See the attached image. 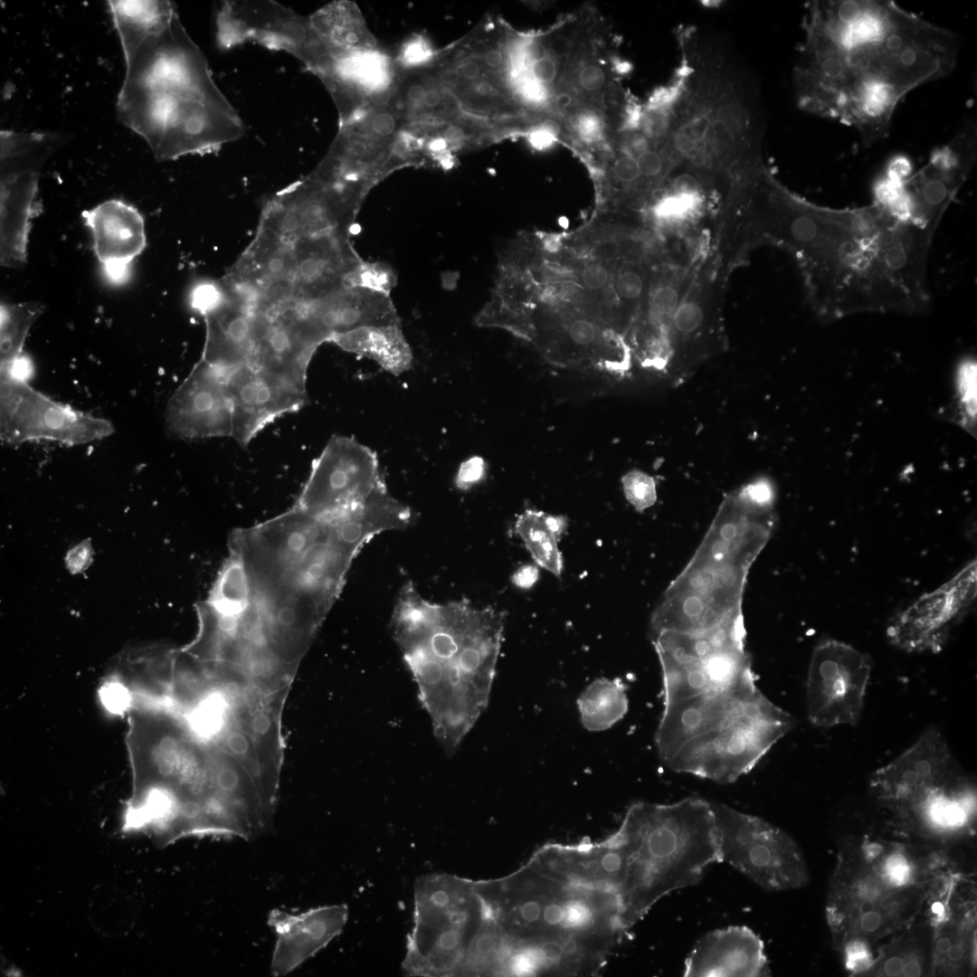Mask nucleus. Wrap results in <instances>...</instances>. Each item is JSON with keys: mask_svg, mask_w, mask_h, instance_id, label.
Listing matches in <instances>:
<instances>
[{"mask_svg": "<svg viewBox=\"0 0 977 977\" xmlns=\"http://www.w3.org/2000/svg\"><path fill=\"white\" fill-rule=\"evenodd\" d=\"M793 67L798 106L853 128L866 146L887 138L901 100L948 76L961 40L889 0L807 3Z\"/></svg>", "mask_w": 977, "mask_h": 977, "instance_id": "f257e3e1", "label": "nucleus"}, {"mask_svg": "<svg viewBox=\"0 0 977 977\" xmlns=\"http://www.w3.org/2000/svg\"><path fill=\"white\" fill-rule=\"evenodd\" d=\"M934 235L881 201L833 209L797 198L776 226L778 244L802 262L815 310L828 321L926 309Z\"/></svg>", "mask_w": 977, "mask_h": 977, "instance_id": "f03ea898", "label": "nucleus"}, {"mask_svg": "<svg viewBox=\"0 0 977 977\" xmlns=\"http://www.w3.org/2000/svg\"><path fill=\"white\" fill-rule=\"evenodd\" d=\"M474 882L506 975H594L628 931L618 890L567 845H545L512 874Z\"/></svg>", "mask_w": 977, "mask_h": 977, "instance_id": "7ed1b4c3", "label": "nucleus"}, {"mask_svg": "<svg viewBox=\"0 0 977 977\" xmlns=\"http://www.w3.org/2000/svg\"><path fill=\"white\" fill-rule=\"evenodd\" d=\"M126 62L119 119L157 160L203 154L242 126L169 1H109Z\"/></svg>", "mask_w": 977, "mask_h": 977, "instance_id": "20e7f679", "label": "nucleus"}, {"mask_svg": "<svg viewBox=\"0 0 977 977\" xmlns=\"http://www.w3.org/2000/svg\"><path fill=\"white\" fill-rule=\"evenodd\" d=\"M140 709L148 729L147 735L130 733L133 794L122 830L148 833L163 845L187 837L239 838L242 767L199 737L177 712Z\"/></svg>", "mask_w": 977, "mask_h": 977, "instance_id": "39448f33", "label": "nucleus"}, {"mask_svg": "<svg viewBox=\"0 0 977 977\" xmlns=\"http://www.w3.org/2000/svg\"><path fill=\"white\" fill-rule=\"evenodd\" d=\"M505 616L469 600L424 599L412 582L391 618L400 649L433 735L452 755L486 710L501 650Z\"/></svg>", "mask_w": 977, "mask_h": 977, "instance_id": "423d86ee", "label": "nucleus"}, {"mask_svg": "<svg viewBox=\"0 0 977 977\" xmlns=\"http://www.w3.org/2000/svg\"><path fill=\"white\" fill-rule=\"evenodd\" d=\"M957 868L949 849L907 838L842 836L825 903L833 949L876 953L877 944L925 910Z\"/></svg>", "mask_w": 977, "mask_h": 977, "instance_id": "0eeeda50", "label": "nucleus"}, {"mask_svg": "<svg viewBox=\"0 0 977 977\" xmlns=\"http://www.w3.org/2000/svg\"><path fill=\"white\" fill-rule=\"evenodd\" d=\"M681 64L673 81L669 144L699 170L759 163L761 111L745 73L728 52L682 32Z\"/></svg>", "mask_w": 977, "mask_h": 977, "instance_id": "6e6552de", "label": "nucleus"}, {"mask_svg": "<svg viewBox=\"0 0 977 977\" xmlns=\"http://www.w3.org/2000/svg\"><path fill=\"white\" fill-rule=\"evenodd\" d=\"M772 507L742 490L729 495L683 574L669 586L650 631L702 634L743 620L741 599L752 561L775 525Z\"/></svg>", "mask_w": 977, "mask_h": 977, "instance_id": "1a4fd4ad", "label": "nucleus"}, {"mask_svg": "<svg viewBox=\"0 0 977 977\" xmlns=\"http://www.w3.org/2000/svg\"><path fill=\"white\" fill-rule=\"evenodd\" d=\"M617 832L626 854L620 897L627 930L664 896L697 884L709 865L721 862L711 802L700 798L636 802Z\"/></svg>", "mask_w": 977, "mask_h": 977, "instance_id": "9d476101", "label": "nucleus"}, {"mask_svg": "<svg viewBox=\"0 0 977 977\" xmlns=\"http://www.w3.org/2000/svg\"><path fill=\"white\" fill-rule=\"evenodd\" d=\"M487 913L475 882L449 874L418 878L403 969L411 976H462Z\"/></svg>", "mask_w": 977, "mask_h": 977, "instance_id": "9b49d317", "label": "nucleus"}, {"mask_svg": "<svg viewBox=\"0 0 977 977\" xmlns=\"http://www.w3.org/2000/svg\"><path fill=\"white\" fill-rule=\"evenodd\" d=\"M760 690L737 702L665 764L678 773L729 783L750 772L793 726Z\"/></svg>", "mask_w": 977, "mask_h": 977, "instance_id": "f8f14e48", "label": "nucleus"}, {"mask_svg": "<svg viewBox=\"0 0 977 977\" xmlns=\"http://www.w3.org/2000/svg\"><path fill=\"white\" fill-rule=\"evenodd\" d=\"M744 621L703 634L650 632L661 666L664 705L755 685Z\"/></svg>", "mask_w": 977, "mask_h": 977, "instance_id": "ddd939ff", "label": "nucleus"}, {"mask_svg": "<svg viewBox=\"0 0 977 977\" xmlns=\"http://www.w3.org/2000/svg\"><path fill=\"white\" fill-rule=\"evenodd\" d=\"M721 862L771 891L797 889L810 880L802 851L784 830L762 818L711 802Z\"/></svg>", "mask_w": 977, "mask_h": 977, "instance_id": "4468645a", "label": "nucleus"}, {"mask_svg": "<svg viewBox=\"0 0 977 977\" xmlns=\"http://www.w3.org/2000/svg\"><path fill=\"white\" fill-rule=\"evenodd\" d=\"M59 133L0 132V261L8 268L26 261L41 168L64 142Z\"/></svg>", "mask_w": 977, "mask_h": 977, "instance_id": "2eb2a0df", "label": "nucleus"}, {"mask_svg": "<svg viewBox=\"0 0 977 977\" xmlns=\"http://www.w3.org/2000/svg\"><path fill=\"white\" fill-rule=\"evenodd\" d=\"M113 424L52 400L14 373L0 379V439L5 444L51 441L80 445L114 432Z\"/></svg>", "mask_w": 977, "mask_h": 977, "instance_id": "dca6fc26", "label": "nucleus"}, {"mask_svg": "<svg viewBox=\"0 0 977 977\" xmlns=\"http://www.w3.org/2000/svg\"><path fill=\"white\" fill-rule=\"evenodd\" d=\"M364 193L311 175L266 203L258 228L291 243L302 237L350 235Z\"/></svg>", "mask_w": 977, "mask_h": 977, "instance_id": "f3484780", "label": "nucleus"}, {"mask_svg": "<svg viewBox=\"0 0 977 977\" xmlns=\"http://www.w3.org/2000/svg\"><path fill=\"white\" fill-rule=\"evenodd\" d=\"M871 669L868 654L836 639L819 641L811 654L806 682L811 723L825 728L857 725Z\"/></svg>", "mask_w": 977, "mask_h": 977, "instance_id": "a211bd4d", "label": "nucleus"}, {"mask_svg": "<svg viewBox=\"0 0 977 977\" xmlns=\"http://www.w3.org/2000/svg\"><path fill=\"white\" fill-rule=\"evenodd\" d=\"M385 488L375 453L352 438L333 436L313 460L295 505L315 517H330Z\"/></svg>", "mask_w": 977, "mask_h": 977, "instance_id": "6ab92c4d", "label": "nucleus"}, {"mask_svg": "<svg viewBox=\"0 0 977 977\" xmlns=\"http://www.w3.org/2000/svg\"><path fill=\"white\" fill-rule=\"evenodd\" d=\"M963 773L944 736L931 727L900 755L877 769L868 788L891 818L931 799Z\"/></svg>", "mask_w": 977, "mask_h": 977, "instance_id": "aec40b11", "label": "nucleus"}, {"mask_svg": "<svg viewBox=\"0 0 977 977\" xmlns=\"http://www.w3.org/2000/svg\"><path fill=\"white\" fill-rule=\"evenodd\" d=\"M977 158V126L967 121L927 163L904 181L901 200L891 204L906 219L933 233L969 177Z\"/></svg>", "mask_w": 977, "mask_h": 977, "instance_id": "412c9836", "label": "nucleus"}, {"mask_svg": "<svg viewBox=\"0 0 977 977\" xmlns=\"http://www.w3.org/2000/svg\"><path fill=\"white\" fill-rule=\"evenodd\" d=\"M976 594L974 559L938 588L922 594L896 613L887 626V640L907 653L940 652Z\"/></svg>", "mask_w": 977, "mask_h": 977, "instance_id": "4be33fe9", "label": "nucleus"}, {"mask_svg": "<svg viewBox=\"0 0 977 977\" xmlns=\"http://www.w3.org/2000/svg\"><path fill=\"white\" fill-rule=\"evenodd\" d=\"M254 307V345L249 364L306 389L309 362L327 337L301 303Z\"/></svg>", "mask_w": 977, "mask_h": 977, "instance_id": "5701e85b", "label": "nucleus"}, {"mask_svg": "<svg viewBox=\"0 0 977 977\" xmlns=\"http://www.w3.org/2000/svg\"><path fill=\"white\" fill-rule=\"evenodd\" d=\"M927 909L933 923L932 976H975V882L960 868L954 870Z\"/></svg>", "mask_w": 977, "mask_h": 977, "instance_id": "b1692460", "label": "nucleus"}, {"mask_svg": "<svg viewBox=\"0 0 977 977\" xmlns=\"http://www.w3.org/2000/svg\"><path fill=\"white\" fill-rule=\"evenodd\" d=\"M166 424L182 439L232 436L225 375L200 359L169 399Z\"/></svg>", "mask_w": 977, "mask_h": 977, "instance_id": "393cba45", "label": "nucleus"}, {"mask_svg": "<svg viewBox=\"0 0 977 977\" xmlns=\"http://www.w3.org/2000/svg\"><path fill=\"white\" fill-rule=\"evenodd\" d=\"M232 405V436L246 446L279 416L299 411L307 403L306 389L249 363L225 375Z\"/></svg>", "mask_w": 977, "mask_h": 977, "instance_id": "a878e982", "label": "nucleus"}, {"mask_svg": "<svg viewBox=\"0 0 977 977\" xmlns=\"http://www.w3.org/2000/svg\"><path fill=\"white\" fill-rule=\"evenodd\" d=\"M345 904L324 906L302 913L270 911L268 924L276 935L270 963L273 976H284L325 948L346 924Z\"/></svg>", "mask_w": 977, "mask_h": 977, "instance_id": "bb28decb", "label": "nucleus"}, {"mask_svg": "<svg viewBox=\"0 0 977 977\" xmlns=\"http://www.w3.org/2000/svg\"><path fill=\"white\" fill-rule=\"evenodd\" d=\"M93 237V249L106 276L120 282L147 246L145 223L136 207L121 200L105 201L81 213Z\"/></svg>", "mask_w": 977, "mask_h": 977, "instance_id": "cd10ccee", "label": "nucleus"}, {"mask_svg": "<svg viewBox=\"0 0 977 977\" xmlns=\"http://www.w3.org/2000/svg\"><path fill=\"white\" fill-rule=\"evenodd\" d=\"M760 937L746 926H728L700 938L685 960L684 976H769Z\"/></svg>", "mask_w": 977, "mask_h": 977, "instance_id": "c85d7f7f", "label": "nucleus"}, {"mask_svg": "<svg viewBox=\"0 0 977 977\" xmlns=\"http://www.w3.org/2000/svg\"><path fill=\"white\" fill-rule=\"evenodd\" d=\"M349 238L332 233L302 237L290 243L296 257L299 303L318 299L345 286L346 277L362 260Z\"/></svg>", "mask_w": 977, "mask_h": 977, "instance_id": "c756f323", "label": "nucleus"}, {"mask_svg": "<svg viewBox=\"0 0 977 977\" xmlns=\"http://www.w3.org/2000/svg\"><path fill=\"white\" fill-rule=\"evenodd\" d=\"M303 305L327 342L337 334L363 327L400 325L390 295L364 288L344 286Z\"/></svg>", "mask_w": 977, "mask_h": 977, "instance_id": "7c9ffc66", "label": "nucleus"}, {"mask_svg": "<svg viewBox=\"0 0 977 977\" xmlns=\"http://www.w3.org/2000/svg\"><path fill=\"white\" fill-rule=\"evenodd\" d=\"M227 291L224 301L203 316L206 336L201 358L224 375L249 363L254 345L253 305Z\"/></svg>", "mask_w": 977, "mask_h": 977, "instance_id": "2f4dec72", "label": "nucleus"}, {"mask_svg": "<svg viewBox=\"0 0 977 977\" xmlns=\"http://www.w3.org/2000/svg\"><path fill=\"white\" fill-rule=\"evenodd\" d=\"M757 688L755 684L665 704L655 734V745L661 761L666 764L685 743L701 734Z\"/></svg>", "mask_w": 977, "mask_h": 977, "instance_id": "473e14b6", "label": "nucleus"}, {"mask_svg": "<svg viewBox=\"0 0 977 977\" xmlns=\"http://www.w3.org/2000/svg\"><path fill=\"white\" fill-rule=\"evenodd\" d=\"M933 923L927 909L877 946L863 977L932 976Z\"/></svg>", "mask_w": 977, "mask_h": 977, "instance_id": "72a5a7b5", "label": "nucleus"}, {"mask_svg": "<svg viewBox=\"0 0 977 977\" xmlns=\"http://www.w3.org/2000/svg\"><path fill=\"white\" fill-rule=\"evenodd\" d=\"M330 342L342 349L368 357L394 375L408 371L413 351L400 325L367 326L337 334Z\"/></svg>", "mask_w": 977, "mask_h": 977, "instance_id": "f704fd0d", "label": "nucleus"}, {"mask_svg": "<svg viewBox=\"0 0 977 977\" xmlns=\"http://www.w3.org/2000/svg\"><path fill=\"white\" fill-rule=\"evenodd\" d=\"M566 526L563 516L527 508L517 517L514 527L536 564L560 576L564 561L558 543Z\"/></svg>", "mask_w": 977, "mask_h": 977, "instance_id": "c9c22d12", "label": "nucleus"}, {"mask_svg": "<svg viewBox=\"0 0 977 977\" xmlns=\"http://www.w3.org/2000/svg\"><path fill=\"white\" fill-rule=\"evenodd\" d=\"M580 720L591 732L609 729L627 713L629 700L623 683L619 679L597 678L577 699Z\"/></svg>", "mask_w": 977, "mask_h": 977, "instance_id": "e433bc0d", "label": "nucleus"}, {"mask_svg": "<svg viewBox=\"0 0 977 977\" xmlns=\"http://www.w3.org/2000/svg\"><path fill=\"white\" fill-rule=\"evenodd\" d=\"M44 310L40 302L2 303L0 307L1 374L14 373L19 363L26 337Z\"/></svg>", "mask_w": 977, "mask_h": 977, "instance_id": "4c0bfd02", "label": "nucleus"}, {"mask_svg": "<svg viewBox=\"0 0 977 977\" xmlns=\"http://www.w3.org/2000/svg\"><path fill=\"white\" fill-rule=\"evenodd\" d=\"M251 601V586L243 564L238 555L230 553L206 602L222 617L237 619Z\"/></svg>", "mask_w": 977, "mask_h": 977, "instance_id": "58836bf2", "label": "nucleus"}, {"mask_svg": "<svg viewBox=\"0 0 977 977\" xmlns=\"http://www.w3.org/2000/svg\"><path fill=\"white\" fill-rule=\"evenodd\" d=\"M976 362L962 361L954 375L953 418L971 434L976 433Z\"/></svg>", "mask_w": 977, "mask_h": 977, "instance_id": "ea45409f", "label": "nucleus"}, {"mask_svg": "<svg viewBox=\"0 0 977 977\" xmlns=\"http://www.w3.org/2000/svg\"><path fill=\"white\" fill-rule=\"evenodd\" d=\"M396 284L397 275L389 264L365 261L363 259L345 281V286L364 288L387 295H390Z\"/></svg>", "mask_w": 977, "mask_h": 977, "instance_id": "a19ab883", "label": "nucleus"}, {"mask_svg": "<svg viewBox=\"0 0 977 977\" xmlns=\"http://www.w3.org/2000/svg\"><path fill=\"white\" fill-rule=\"evenodd\" d=\"M621 483L626 499L636 510L643 511L656 502V483L649 474L633 470L621 478Z\"/></svg>", "mask_w": 977, "mask_h": 977, "instance_id": "79ce46f5", "label": "nucleus"}, {"mask_svg": "<svg viewBox=\"0 0 977 977\" xmlns=\"http://www.w3.org/2000/svg\"><path fill=\"white\" fill-rule=\"evenodd\" d=\"M227 295L228 291L222 281L201 280L191 289L190 304L194 309L204 316L224 301Z\"/></svg>", "mask_w": 977, "mask_h": 977, "instance_id": "37998d69", "label": "nucleus"}, {"mask_svg": "<svg viewBox=\"0 0 977 977\" xmlns=\"http://www.w3.org/2000/svg\"><path fill=\"white\" fill-rule=\"evenodd\" d=\"M484 473V461L480 458H472L461 465L457 478V484L461 488H469L479 481Z\"/></svg>", "mask_w": 977, "mask_h": 977, "instance_id": "c03bdc74", "label": "nucleus"}, {"mask_svg": "<svg viewBox=\"0 0 977 977\" xmlns=\"http://www.w3.org/2000/svg\"><path fill=\"white\" fill-rule=\"evenodd\" d=\"M538 579V569L536 565L525 564L520 566L513 574V583L522 589L532 587Z\"/></svg>", "mask_w": 977, "mask_h": 977, "instance_id": "a18cd8bd", "label": "nucleus"}, {"mask_svg": "<svg viewBox=\"0 0 977 977\" xmlns=\"http://www.w3.org/2000/svg\"><path fill=\"white\" fill-rule=\"evenodd\" d=\"M374 131L381 136H387L393 133L395 128L394 118L388 113L377 114L372 122Z\"/></svg>", "mask_w": 977, "mask_h": 977, "instance_id": "49530a36", "label": "nucleus"}, {"mask_svg": "<svg viewBox=\"0 0 977 977\" xmlns=\"http://www.w3.org/2000/svg\"><path fill=\"white\" fill-rule=\"evenodd\" d=\"M460 72L466 80L475 81L479 77L481 70L479 64L476 61L469 59L462 62L460 67Z\"/></svg>", "mask_w": 977, "mask_h": 977, "instance_id": "de8ad7c7", "label": "nucleus"}, {"mask_svg": "<svg viewBox=\"0 0 977 977\" xmlns=\"http://www.w3.org/2000/svg\"><path fill=\"white\" fill-rule=\"evenodd\" d=\"M424 88L420 84L412 85L408 90V97L411 100L418 102L423 100L425 95Z\"/></svg>", "mask_w": 977, "mask_h": 977, "instance_id": "09e8293b", "label": "nucleus"}, {"mask_svg": "<svg viewBox=\"0 0 977 977\" xmlns=\"http://www.w3.org/2000/svg\"><path fill=\"white\" fill-rule=\"evenodd\" d=\"M441 94L436 90H429L425 92L422 100L423 103L428 107L437 106L441 101Z\"/></svg>", "mask_w": 977, "mask_h": 977, "instance_id": "8fccbe9b", "label": "nucleus"}, {"mask_svg": "<svg viewBox=\"0 0 977 977\" xmlns=\"http://www.w3.org/2000/svg\"><path fill=\"white\" fill-rule=\"evenodd\" d=\"M390 97L388 90H377L371 94V99L378 104L385 103Z\"/></svg>", "mask_w": 977, "mask_h": 977, "instance_id": "3c124183", "label": "nucleus"}, {"mask_svg": "<svg viewBox=\"0 0 977 977\" xmlns=\"http://www.w3.org/2000/svg\"><path fill=\"white\" fill-rule=\"evenodd\" d=\"M447 138L451 142H458L463 138L462 131L458 128H450L447 130Z\"/></svg>", "mask_w": 977, "mask_h": 977, "instance_id": "603ef678", "label": "nucleus"}, {"mask_svg": "<svg viewBox=\"0 0 977 977\" xmlns=\"http://www.w3.org/2000/svg\"><path fill=\"white\" fill-rule=\"evenodd\" d=\"M445 147H446V142L441 140V139L433 141L431 144V149H432V150H441V149L445 148Z\"/></svg>", "mask_w": 977, "mask_h": 977, "instance_id": "864d4df0", "label": "nucleus"}]
</instances>
